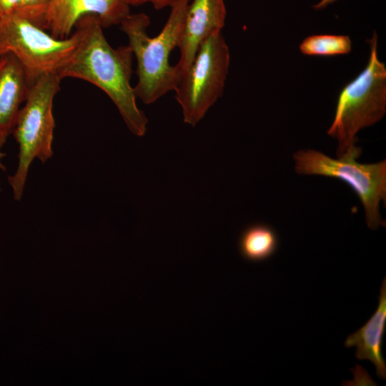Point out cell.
I'll list each match as a JSON object with an SVG mask.
<instances>
[{"label":"cell","instance_id":"cell-2","mask_svg":"<svg viewBox=\"0 0 386 386\" xmlns=\"http://www.w3.org/2000/svg\"><path fill=\"white\" fill-rule=\"evenodd\" d=\"M189 1L177 0L170 6L167 21L155 36L147 33L150 19L144 13H129L119 24L137 60L138 80L134 89L144 104H152L174 91L179 81L180 71L170 64L169 57L178 46Z\"/></svg>","mask_w":386,"mask_h":386},{"label":"cell","instance_id":"cell-10","mask_svg":"<svg viewBox=\"0 0 386 386\" xmlns=\"http://www.w3.org/2000/svg\"><path fill=\"white\" fill-rule=\"evenodd\" d=\"M29 84L18 59L7 54L0 58V139L6 142L12 134L24 102Z\"/></svg>","mask_w":386,"mask_h":386},{"label":"cell","instance_id":"cell-17","mask_svg":"<svg viewBox=\"0 0 386 386\" xmlns=\"http://www.w3.org/2000/svg\"><path fill=\"white\" fill-rule=\"evenodd\" d=\"M337 1L339 0H320L319 2L315 4L312 8L315 10H321L325 9L327 6L335 3Z\"/></svg>","mask_w":386,"mask_h":386},{"label":"cell","instance_id":"cell-14","mask_svg":"<svg viewBox=\"0 0 386 386\" xmlns=\"http://www.w3.org/2000/svg\"><path fill=\"white\" fill-rule=\"evenodd\" d=\"M50 0H21L15 12L32 24L44 29Z\"/></svg>","mask_w":386,"mask_h":386},{"label":"cell","instance_id":"cell-7","mask_svg":"<svg viewBox=\"0 0 386 386\" xmlns=\"http://www.w3.org/2000/svg\"><path fill=\"white\" fill-rule=\"evenodd\" d=\"M229 63V49L222 31L200 45L174 91L185 123L194 127L222 96Z\"/></svg>","mask_w":386,"mask_h":386},{"label":"cell","instance_id":"cell-1","mask_svg":"<svg viewBox=\"0 0 386 386\" xmlns=\"http://www.w3.org/2000/svg\"><path fill=\"white\" fill-rule=\"evenodd\" d=\"M74 29L79 33L77 46L57 74L61 79H79L102 89L114 102L129 130L135 136H144L148 119L137 106L131 84L132 49L128 45L112 47L96 15L81 17Z\"/></svg>","mask_w":386,"mask_h":386},{"label":"cell","instance_id":"cell-3","mask_svg":"<svg viewBox=\"0 0 386 386\" xmlns=\"http://www.w3.org/2000/svg\"><path fill=\"white\" fill-rule=\"evenodd\" d=\"M368 43V62L340 91L334 119L327 131V134L337 142V157L355 146L359 131L379 122L386 112V67L378 57L375 31Z\"/></svg>","mask_w":386,"mask_h":386},{"label":"cell","instance_id":"cell-15","mask_svg":"<svg viewBox=\"0 0 386 386\" xmlns=\"http://www.w3.org/2000/svg\"><path fill=\"white\" fill-rule=\"evenodd\" d=\"M20 2L21 0H0V16L15 13Z\"/></svg>","mask_w":386,"mask_h":386},{"label":"cell","instance_id":"cell-9","mask_svg":"<svg viewBox=\"0 0 386 386\" xmlns=\"http://www.w3.org/2000/svg\"><path fill=\"white\" fill-rule=\"evenodd\" d=\"M226 16L224 0H190L177 46L179 58L176 65L181 74L189 66L202 42L222 31Z\"/></svg>","mask_w":386,"mask_h":386},{"label":"cell","instance_id":"cell-6","mask_svg":"<svg viewBox=\"0 0 386 386\" xmlns=\"http://www.w3.org/2000/svg\"><path fill=\"white\" fill-rule=\"evenodd\" d=\"M53 36L16 13L0 16V58L11 54L24 67L29 86L47 73H58L76 49L79 33Z\"/></svg>","mask_w":386,"mask_h":386},{"label":"cell","instance_id":"cell-13","mask_svg":"<svg viewBox=\"0 0 386 386\" xmlns=\"http://www.w3.org/2000/svg\"><path fill=\"white\" fill-rule=\"evenodd\" d=\"M352 49L346 35L316 34L307 36L300 45V51L308 56H332L347 54Z\"/></svg>","mask_w":386,"mask_h":386},{"label":"cell","instance_id":"cell-4","mask_svg":"<svg viewBox=\"0 0 386 386\" xmlns=\"http://www.w3.org/2000/svg\"><path fill=\"white\" fill-rule=\"evenodd\" d=\"M61 81L57 73L39 76L29 86L24 104L18 114L12 132L19 146L18 165L14 174L8 177L16 201L22 197L33 161L38 159L44 164L53 156V103L60 90Z\"/></svg>","mask_w":386,"mask_h":386},{"label":"cell","instance_id":"cell-19","mask_svg":"<svg viewBox=\"0 0 386 386\" xmlns=\"http://www.w3.org/2000/svg\"><path fill=\"white\" fill-rule=\"evenodd\" d=\"M5 142L0 139V171H4L5 167L3 164V159L5 156L4 153L2 152V147L4 144Z\"/></svg>","mask_w":386,"mask_h":386},{"label":"cell","instance_id":"cell-5","mask_svg":"<svg viewBox=\"0 0 386 386\" xmlns=\"http://www.w3.org/2000/svg\"><path fill=\"white\" fill-rule=\"evenodd\" d=\"M360 154L356 145L337 159L315 149H302L293 154L295 170L299 174L324 176L346 183L363 205L367 227L377 229L385 226L380 204L386 200V160L362 164L357 161Z\"/></svg>","mask_w":386,"mask_h":386},{"label":"cell","instance_id":"cell-11","mask_svg":"<svg viewBox=\"0 0 386 386\" xmlns=\"http://www.w3.org/2000/svg\"><path fill=\"white\" fill-rule=\"evenodd\" d=\"M385 328L386 279L384 278L375 312L362 327L349 335L344 343L347 348L355 347V357L370 361L375 367L377 377L382 380L386 377V365L382 352Z\"/></svg>","mask_w":386,"mask_h":386},{"label":"cell","instance_id":"cell-18","mask_svg":"<svg viewBox=\"0 0 386 386\" xmlns=\"http://www.w3.org/2000/svg\"><path fill=\"white\" fill-rule=\"evenodd\" d=\"M129 6H139L144 4L145 3L151 2L152 0H121Z\"/></svg>","mask_w":386,"mask_h":386},{"label":"cell","instance_id":"cell-16","mask_svg":"<svg viewBox=\"0 0 386 386\" xmlns=\"http://www.w3.org/2000/svg\"><path fill=\"white\" fill-rule=\"evenodd\" d=\"M177 0H152L151 4L155 9L160 10L170 7Z\"/></svg>","mask_w":386,"mask_h":386},{"label":"cell","instance_id":"cell-8","mask_svg":"<svg viewBox=\"0 0 386 386\" xmlns=\"http://www.w3.org/2000/svg\"><path fill=\"white\" fill-rule=\"evenodd\" d=\"M130 13V6L121 0H50L44 29L54 37L69 36L82 16H98L103 28L119 25Z\"/></svg>","mask_w":386,"mask_h":386},{"label":"cell","instance_id":"cell-12","mask_svg":"<svg viewBox=\"0 0 386 386\" xmlns=\"http://www.w3.org/2000/svg\"><path fill=\"white\" fill-rule=\"evenodd\" d=\"M279 239L275 230L264 223L247 226L241 233L238 247L242 257L250 262H262L277 251Z\"/></svg>","mask_w":386,"mask_h":386}]
</instances>
